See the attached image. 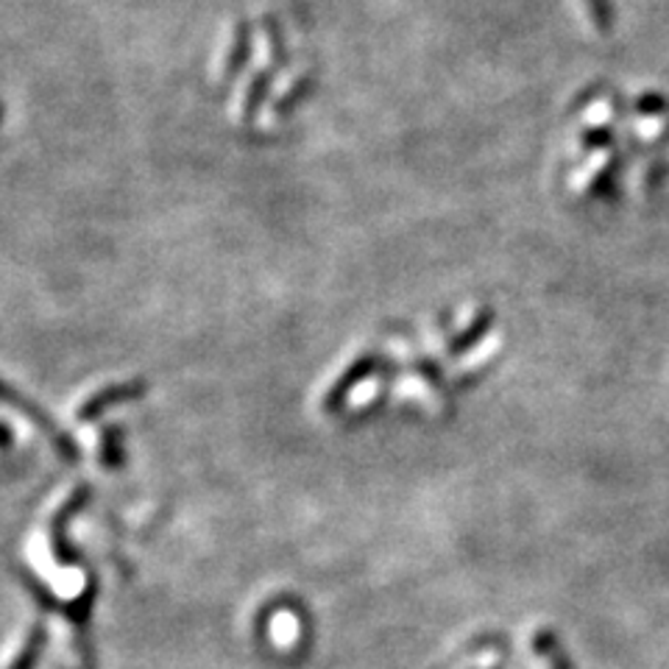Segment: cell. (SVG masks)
<instances>
[{"mask_svg": "<svg viewBox=\"0 0 669 669\" xmlns=\"http://www.w3.org/2000/svg\"><path fill=\"white\" fill-rule=\"evenodd\" d=\"M0 405L12 407L14 413H20V416L29 418V422L36 427V433L45 435L53 453L60 455L62 460H71V464H76L78 460L76 440H73L67 433H62V429L53 424V418L47 416L45 411H40V407H36L29 396H20L18 391H14L12 385H7L3 380H0Z\"/></svg>", "mask_w": 669, "mask_h": 669, "instance_id": "6da1fadb", "label": "cell"}, {"mask_svg": "<svg viewBox=\"0 0 669 669\" xmlns=\"http://www.w3.org/2000/svg\"><path fill=\"white\" fill-rule=\"evenodd\" d=\"M93 499V488L89 486H78L71 497L62 502V508L53 513L51 524H47V544H51L53 558H56V564L62 566H76L82 564V552L71 544L67 539V524L76 519V513H82L87 508V502Z\"/></svg>", "mask_w": 669, "mask_h": 669, "instance_id": "7a4b0ae2", "label": "cell"}, {"mask_svg": "<svg viewBox=\"0 0 669 669\" xmlns=\"http://www.w3.org/2000/svg\"><path fill=\"white\" fill-rule=\"evenodd\" d=\"M146 394H148V382L140 380V376L129 382H115V385H106L100 387V391H95V394L78 407L76 416L78 422H93V418L104 416L109 407H118L124 405V402H135Z\"/></svg>", "mask_w": 669, "mask_h": 669, "instance_id": "3957f363", "label": "cell"}, {"mask_svg": "<svg viewBox=\"0 0 669 669\" xmlns=\"http://www.w3.org/2000/svg\"><path fill=\"white\" fill-rule=\"evenodd\" d=\"M376 369H380V360H376V354H363V358L354 360V363L332 382V387H329L327 394H323V402H321L323 413H338L341 407H347V402L352 400V394H354V387H358L360 382L369 380Z\"/></svg>", "mask_w": 669, "mask_h": 669, "instance_id": "277c9868", "label": "cell"}, {"mask_svg": "<svg viewBox=\"0 0 669 669\" xmlns=\"http://www.w3.org/2000/svg\"><path fill=\"white\" fill-rule=\"evenodd\" d=\"M530 645H533V652L546 663V669H577L572 656L566 652L564 641L558 639V634H552L550 628H539L533 636H530Z\"/></svg>", "mask_w": 669, "mask_h": 669, "instance_id": "5b68a950", "label": "cell"}, {"mask_svg": "<svg viewBox=\"0 0 669 669\" xmlns=\"http://www.w3.org/2000/svg\"><path fill=\"white\" fill-rule=\"evenodd\" d=\"M45 645H47V630L42 628L40 623H34L31 625L29 636H25L23 647H20V652L12 658V663H9L7 669H34L36 661L42 658V652H45Z\"/></svg>", "mask_w": 669, "mask_h": 669, "instance_id": "8992f818", "label": "cell"}, {"mask_svg": "<svg viewBox=\"0 0 669 669\" xmlns=\"http://www.w3.org/2000/svg\"><path fill=\"white\" fill-rule=\"evenodd\" d=\"M124 460H126L124 429L106 427L104 433H100V464H104L109 471H115L124 466Z\"/></svg>", "mask_w": 669, "mask_h": 669, "instance_id": "52a82bcc", "label": "cell"}, {"mask_svg": "<svg viewBox=\"0 0 669 669\" xmlns=\"http://www.w3.org/2000/svg\"><path fill=\"white\" fill-rule=\"evenodd\" d=\"M491 321H493V316H480V318H477V321L471 323L469 329H464V332H460V334H455L453 343H449V352H453V354H464L466 349L475 347V343L480 341V334L486 332L488 327H491Z\"/></svg>", "mask_w": 669, "mask_h": 669, "instance_id": "ba28073f", "label": "cell"}, {"mask_svg": "<svg viewBox=\"0 0 669 669\" xmlns=\"http://www.w3.org/2000/svg\"><path fill=\"white\" fill-rule=\"evenodd\" d=\"M232 45H235V47H232V56L226 60V73H230V76H235V73L241 71V62L248 56V36L243 40V29H237L235 42H232Z\"/></svg>", "mask_w": 669, "mask_h": 669, "instance_id": "9c48e42d", "label": "cell"}, {"mask_svg": "<svg viewBox=\"0 0 669 669\" xmlns=\"http://www.w3.org/2000/svg\"><path fill=\"white\" fill-rule=\"evenodd\" d=\"M0 449H3V453L12 449V433H9V427H3V424H0Z\"/></svg>", "mask_w": 669, "mask_h": 669, "instance_id": "30bf717a", "label": "cell"}, {"mask_svg": "<svg viewBox=\"0 0 669 669\" xmlns=\"http://www.w3.org/2000/svg\"><path fill=\"white\" fill-rule=\"evenodd\" d=\"M482 669H502V663H491V667H482Z\"/></svg>", "mask_w": 669, "mask_h": 669, "instance_id": "8fae6325", "label": "cell"}]
</instances>
